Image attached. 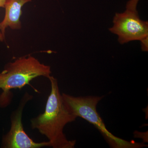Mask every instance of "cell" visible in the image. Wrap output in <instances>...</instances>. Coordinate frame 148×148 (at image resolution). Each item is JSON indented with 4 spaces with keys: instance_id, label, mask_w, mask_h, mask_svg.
Listing matches in <instances>:
<instances>
[{
    "instance_id": "ba28073f",
    "label": "cell",
    "mask_w": 148,
    "mask_h": 148,
    "mask_svg": "<svg viewBox=\"0 0 148 148\" xmlns=\"http://www.w3.org/2000/svg\"><path fill=\"white\" fill-rule=\"evenodd\" d=\"M7 0H0V8H4Z\"/></svg>"
},
{
    "instance_id": "3957f363",
    "label": "cell",
    "mask_w": 148,
    "mask_h": 148,
    "mask_svg": "<svg viewBox=\"0 0 148 148\" xmlns=\"http://www.w3.org/2000/svg\"><path fill=\"white\" fill-rule=\"evenodd\" d=\"M62 96L69 110L77 117L82 118L94 125L111 148H140L147 146L144 143L129 142L118 138L107 129L96 109L98 103L104 96L75 97L63 93Z\"/></svg>"
},
{
    "instance_id": "5b68a950",
    "label": "cell",
    "mask_w": 148,
    "mask_h": 148,
    "mask_svg": "<svg viewBox=\"0 0 148 148\" xmlns=\"http://www.w3.org/2000/svg\"><path fill=\"white\" fill-rule=\"evenodd\" d=\"M113 24L109 30L118 36L121 44L140 40L148 36V22L140 19L138 11L126 9L123 13L116 14Z\"/></svg>"
},
{
    "instance_id": "6da1fadb",
    "label": "cell",
    "mask_w": 148,
    "mask_h": 148,
    "mask_svg": "<svg viewBox=\"0 0 148 148\" xmlns=\"http://www.w3.org/2000/svg\"><path fill=\"white\" fill-rule=\"evenodd\" d=\"M51 90L44 112L31 119V127L44 135L53 148H73L75 140H69L64 132L65 126L75 121L77 117L69 110L63 101L58 81L53 76L49 78Z\"/></svg>"
},
{
    "instance_id": "7a4b0ae2",
    "label": "cell",
    "mask_w": 148,
    "mask_h": 148,
    "mask_svg": "<svg viewBox=\"0 0 148 148\" xmlns=\"http://www.w3.org/2000/svg\"><path fill=\"white\" fill-rule=\"evenodd\" d=\"M51 73L50 66L42 64L31 55L20 57L7 64L0 73V89L3 91L0 95V106L5 107L10 103L12 89H21L38 77L49 79Z\"/></svg>"
},
{
    "instance_id": "52a82bcc",
    "label": "cell",
    "mask_w": 148,
    "mask_h": 148,
    "mask_svg": "<svg viewBox=\"0 0 148 148\" xmlns=\"http://www.w3.org/2000/svg\"><path fill=\"white\" fill-rule=\"evenodd\" d=\"M141 42V49L144 51H148V36L144 37L140 40Z\"/></svg>"
},
{
    "instance_id": "277c9868",
    "label": "cell",
    "mask_w": 148,
    "mask_h": 148,
    "mask_svg": "<svg viewBox=\"0 0 148 148\" xmlns=\"http://www.w3.org/2000/svg\"><path fill=\"white\" fill-rule=\"evenodd\" d=\"M33 96L26 92L21 98L18 108L11 116V127L3 139V147L5 148H40L51 147L49 141L36 143L24 131L22 122V113L25 105Z\"/></svg>"
},
{
    "instance_id": "9c48e42d",
    "label": "cell",
    "mask_w": 148,
    "mask_h": 148,
    "mask_svg": "<svg viewBox=\"0 0 148 148\" xmlns=\"http://www.w3.org/2000/svg\"><path fill=\"white\" fill-rule=\"evenodd\" d=\"M5 38L3 36L1 32L0 31V42L3 41L4 40H5Z\"/></svg>"
},
{
    "instance_id": "8992f818",
    "label": "cell",
    "mask_w": 148,
    "mask_h": 148,
    "mask_svg": "<svg viewBox=\"0 0 148 148\" xmlns=\"http://www.w3.org/2000/svg\"><path fill=\"white\" fill-rule=\"evenodd\" d=\"M32 0H7L5 5V15L0 23V31L5 38V30L10 27L13 30L20 29L21 27L20 17L22 7Z\"/></svg>"
}]
</instances>
